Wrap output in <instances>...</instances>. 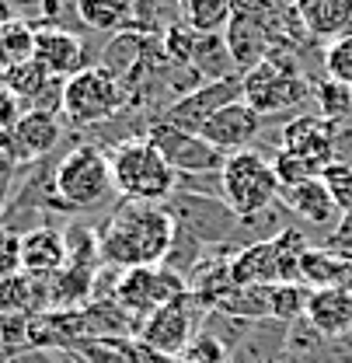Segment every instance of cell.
Segmentation results:
<instances>
[{
	"label": "cell",
	"instance_id": "11",
	"mask_svg": "<svg viewBox=\"0 0 352 363\" xmlns=\"http://www.w3.org/2000/svg\"><path fill=\"white\" fill-rule=\"evenodd\" d=\"M244 88H241V77H227V81H210V84H199L195 91H188L185 98L168 101V108L161 112L164 123H171L178 130H188V133H199L203 123L223 108L230 101H241Z\"/></svg>",
	"mask_w": 352,
	"mask_h": 363
},
{
	"label": "cell",
	"instance_id": "25",
	"mask_svg": "<svg viewBox=\"0 0 352 363\" xmlns=\"http://www.w3.org/2000/svg\"><path fill=\"white\" fill-rule=\"evenodd\" d=\"M81 21L91 35L94 32H123L132 28V0H81Z\"/></svg>",
	"mask_w": 352,
	"mask_h": 363
},
{
	"label": "cell",
	"instance_id": "21",
	"mask_svg": "<svg viewBox=\"0 0 352 363\" xmlns=\"http://www.w3.org/2000/svg\"><path fill=\"white\" fill-rule=\"evenodd\" d=\"M321 332V335H349L352 332V290L342 286H324V290H310L307 315H304Z\"/></svg>",
	"mask_w": 352,
	"mask_h": 363
},
{
	"label": "cell",
	"instance_id": "31",
	"mask_svg": "<svg viewBox=\"0 0 352 363\" xmlns=\"http://www.w3.org/2000/svg\"><path fill=\"white\" fill-rule=\"evenodd\" d=\"M268 301H272V318L276 321H300L307 315V301H310V286L304 283H276L268 286Z\"/></svg>",
	"mask_w": 352,
	"mask_h": 363
},
{
	"label": "cell",
	"instance_id": "24",
	"mask_svg": "<svg viewBox=\"0 0 352 363\" xmlns=\"http://www.w3.org/2000/svg\"><path fill=\"white\" fill-rule=\"evenodd\" d=\"M213 311L234 318H248V321H265L272 318V301H268V286H255V283H234L220 301L213 304Z\"/></svg>",
	"mask_w": 352,
	"mask_h": 363
},
{
	"label": "cell",
	"instance_id": "5",
	"mask_svg": "<svg viewBox=\"0 0 352 363\" xmlns=\"http://www.w3.org/2000/svg\"><path fill=\"white\" fill-rule=\"evenodd\" d=\"M161 210L171 217V224L188 230L192 238H199L206 248H237L241 217L230 210V203L220 199V196H203V192L175 189L161 203Z\"/></svg>",
	"mask_w": 352,
	"mask_h": 363
},
{
	"label": "cell",
	"instance_id": "40",
	"mask_svg": "<svg viewBox=\"0 0 352 363\" xmlns=\"http://www.w3.org/2000/svg\"><path fill=\"white\" fill-rule=\"evenodd\" d=\"M331 140H335V161L352 164V123L349 119L331 123Z\"/></svg>",
	"mask_w": 352,
	"mask_h": 363
},
{
	"label": "cell",
	"instance_id": "4",
	"mask_svg": "<svg viewBox=\"0 0 352 363\" xmlns=\"http://www.w3.org/2000/svg\"><path fill=\"white\" fill-rule=\"evenodd\" d=\"M286 49H272L268 60H262L255 70H248L241 77L244 101L259 112V116H276V112H297L307 98H314V88L300 77L297 63L286 60Z\"/></svg>",
	"mask_w": 352,
	"mask_h": 363
},
{
	"label": "cell",
	"instance_id": "13",
	"mask_svg": "<svg viewBox=\"0 0 352 363\" xmlns=\"http://www.w3.org/2000/svg\"><path fill=\"white\" fill-rule=\"evenodd\" d=\"M259 133H262V116H259L244 98L217 108V112L203 123V130H199V136H203L206 143H213L220 154L248 150Z\"/></svg>",
	"mask_w": 352,
	"mask_h": 363
},
{
	"label": "cell",
	"instance_id": "7",
	"mask_svg": "<svg viewBox=\"0 0 352 363\" xmlns=\"http://www.w3.org/2000/svg\"><path fill=\"white\" fill-rule=\"evenodd\" d=\"M223 199L230 203V210L237 217H251L265 206H272L283 192V185L276 179V168L272 161H265L259 150H237V154H227L223 161Z\"/></svg>",
	"mask_w": 352,
	"mask_h": 363
},
{
	"label": "cell",
	"instance_id": "38",
	"mask_svg": "<svg viewBox=\"0 0 352 363\" xmlns=\"http://www.w3.org/2000/svg\"><path fill=\"white\" fill-rule=\"evenodd\" d=\"M21 272V234L0 227V279Z\"/></svg>",
	"mask_w": 352,
	"mask_h": 363
},
{
	"label": "cell",
	"instance_id": "19",
	"mask_svg": "<svg viewBox=\"0 0 352 363\" xmlns=\"http://www.w3.org/2000/svg\"><path fill=\"white\" fill-rule=\"evenodd\" d=\"M279 199L286 203V210H290L293 217H300V220L310 227H324L328 234H331V230L339 227V220H342V210L335 206L331 192L324 189L321 179L300 182V185H293V189H283Z\"/></svg>",
	"mask_w": 352,
	"mask_h": 363
},
{
	"label": "cell",
	"instance_id": "17",
	"mask_svg": "<svg viewBox=\"0 0 352 363\" xmlns=\"http://www.w3.org/2000/svg\"><path fill=\"white\" fill-rule=\"evenodd\" d=\"M283 150L310 161L317 172L335 161V140H331V123L321 119L317 112H300L283 126Z\"/></svg>",
	"mask_w": 352,
	"mask_h": 363
},
{
	"label": "cell",
	"instance_id": "16",
	"mask_svg": "<svg viewBox=\"0 0 352 363\" xmlns=\"http://www.w3.org/2000/svg\"><path fill=\"white\" fill-rule=\"evenodd\" d=\"M223 39L230 45V56H234L241 77L248 70H255L262 60H268V52H272V32L259 11H234L230 25L223 28Z\"/></svg>",
	"mask_w": 352,
	"mask_h": 363
},
{
	"label": "cell",
	"instance_id": "33",
	"mask_svg": "<svg viewBox=\"0 0 352 363\" xmlns=\"http://www.w3.org/2000/svg\"><path fill=\"white\" fill-rule=\"evenodd\" d=\"M272 168H276V179H279L283 189H293V185H300V182L321 179V172H317L310 161L290 154V150H283V147H279V154L272 157ZM279 196H283V192H279Z\"/></svg>",
	"mask_w": 352,
	"mask_h": 363
},
{
	"label": "cell",
	"instance_id": "20",
	"mask_svg": "<svg viewBox=\"0 0 352 363\" xmlns=\"http://www.w3.org/2000/svg\"><path fill=\"white\" fill-rule=\"evenodd\" d=\"M234 283H255V286H276L283 283V241H259L241 248L230 259Z\"/></svg>",
	"mask_w": 352,
	"mask_h": 363
},
{
	"label": "cell",
	"instance_id": "14",
	"mask_svg": "<svg viewBox=\"0 0 352 363\" xmlns=\"http://www.w3.org/2000/svg\"><path fill=\"white\" fill-rule=\"evenodd\" d=\"M35 60L42 63L52 77H74L81 70L94 67L88 60V45L84 35L77 32H67V28H56V25H39L35 28Z\"/></svg>",
	"mask_w": 352,
	"mask_h": 363
},
{
	"label": "cell",
	"instance_id": "42",
	"mask_svg": "<svg viewBox=\"0 0 352 363\" xmlns=\"http://www.w3.org/2000/svg\"><path fill=\"white\" fill-rule=\"evenodd\" d=\"M56 360H59V363H88L81 353H77V350H56Z\"/></svg>",
	"mask_w": 352,
	"mask_h": 363
},
{
	"label": "cell",
	"instance_id": "28",
	"mask_svg": "<svg viewBox=\"0 0 352 363\" xmlns=\"http://www.w3.org/2000/svg\"><path fill=\"white\" fill-rule=\"evenodd\" d=\"M70 350H77L88 363H143L147 357V350L132 339H81Z\"/></svg>",
	"mask_w": 352,
	"mask_h": 363
},
{
	"label": "cell",
	"instance_id": "10",
	"mask_svg": "<svg viewBox=\"0 0 352 363\" xmlns=\"http://www.w3.org/2000/svg\"><path fill=\"white\" fill-rule=\"evenodd\" d=\"M147 140L161 150V157L175 168L178 175H213V172H223L227 154H220L199 133L178 130V126L164 123V119H150Z\"/></svg>",
	"mask_w": 352,
	"mask_h": 363
},
{
	"label": "cell",
	"instance_id": "29",
	"mask_svg": "<svg viewBox=\"0 0 352 363\" xmlns=\"http://www.w3.org/2000/svg\"><path fill=\"white\" fill-rule=\"evenodd\" d=\"M52 81V74L45 70L39 60H28V63H21V67H11V70H4L0 74V84L11 91V94H18L21 98V105H28L39 91L45 88Z\"/></svg>",
	"mask_w": 352,
	"mask_h": 363
},
{
	"label": "cell",
	"instance_id": "8",
	"mask_svg": "<svg viewBox=\"0 0 352 363\" xmlns=\"http://www.w3.org/2000/svg\"><path fill=\"white\" fill-rule=\"evenodd\" d=\"M210 315V308L192 294H178L168 304H161L154 315L143 321L136 342L147 350V353H161V357H181L185 346L192 342V335L203 328V321Z\"/></svg>",
	"mask_w": 352,
	"mask_h": 363
},
{
	"label": "cell",
	"instance_id": "26",
	"mask_svg": "<svg viewBox=\"0 0 352 363\" xmlns=\"http://www.w3.org/2000/svg\"><path fill=\"white\" fill-rule=\"evenodd\" d=\"M181 4V21L206 35V32H223L234 18V0H178Z\"/></svg>",
	"mask_w": 352,
	"mask_h": 363
},
{
	"label": "cell",
	"instance_id": "27",
	"mask_svg": "<svg viewBox=\"0 0 352 363\" xmlns=\"http://www.w3.org/2000/svg\"><path fill=\"white\" fill-rule=\"evenodd\" d=\"M28 60H35V25L14 18L11 25L0 28V74Z\"/></svg>",
	"mask_w": 352,
	"mask_h": 363
},
{
	"label": "cell",
	"instance_id": "34",
	"mask_svg": "<svg viewBox=\"0 0 352 363\" xmlns=\"http://www.w3.org/2000/svg\"><path fill=\"white\" fill-rule=\"evenodd\" d=\"M42 4V25H56L77 35H91L81 21V0H39Z\"/></svg>",
	"mask_w": 352,
	"mask_h": 363
},
{
	"label": "cell",
	"instance_id": "15",
	"mask_svg": "<svg viewBox=\"0 0 352 363\" xmlns=\"http://www.w3.org/2000/svg\"><path fill=\"white\" fill-rule=\"evenodd\" d=\"M157 43L150 32H143V28H123V32H115L105 49L98 52L101 60H98V67L101 70H108L119 84H130L136 81L150 63H154V56H150V45Z\"/></svg>",
	"mask_w": 352,
	"mask_h": 363
},
{
	"label": "cell",
	"instance_id": "30",
	"mask_svg": "<svg viewBox=\"0 0 352 363\" xmlns=\"http://www.w3.org/2000/svg\"><path fill=\"white\" fill-rule=\"evenodd\" d=\"M206 245L199 241V238H192L188 230H181V227H175V238H171V248H168V255H164V269H171L178 272L181 279H188L192 276V269L206 259Z\"/></svg>",
	"mask_w": 352,
	"mask_h": 363
},
{
	"label": "cell",
	"instance_id": "32",
	"mask_svg": "<svg viewBox=\"0 0 352 363\" xmlns=\"http://www.w3.org/2000/svg\"><path fill=\"white\" fill-rule=\"evenodd\" d=\"M314 108H317V116L328 119V123L349 119L352 116V88L342 84V81L324 77L321 84H314Z\"/></svg>",
	"mask_w": 352,
	"mask_h": 363
},
{
	"label": "cell",
	"instance_id": "1",
	"mask_svg": "<svg viewBox=\"0 0 352 363\" xmlns=\"http://www.w3.org/2000/svg\"><path fill=\"white\" fill-rule=\"evenodd\" d=\"M171 238H175V224L161 210V203L119 199L98 227V252L101 262L115 269L161 266L171 248Z\"/></svg>",
	"mask_w": 352,
	"mask_h": 363
},
{
	"label": "cell",
	"instance_id": "2",
	"mask_svg": "<svg viewBox=\"0 0 352 363\" xmlns=\"http://www.w3.org/2000/svg\"><path fill=\"white\" fill-rule=\"evenodd\" d=\"M112 182L119 199H132V203H164L178 189V172L161 157V150L140 136L130 143H119L112 154Z\"/></svg>",
	"mask_w": 352,
	"mask_h": 363
},
{
	"label": "cell",
	"instance_id": "37",
	"mask_svg": "<svg viewBox=\"0 0 352 363\" xmlns=\"http://www.w3.org/2000/svg\"><path fill=\"white\" fill-rule=\"evenodd\" d=\"M181 360L185 363H230V353L220 346L217 335H210L206 328H199V332L192 335V342L185 346Z\"/></svg>",
	"mask_w": 352,
	"mask_h": 363
},
{
	"label": "cell",
	"instance_id": "41",
	"mask_svg": "<svg viewBox=\"0 0 352 363\" xmlns=\"http://www.w3.org/2000/svg\"><path fill=\"white\" fill-rule=\"evenodd\" d=\"M14 182H18V168H11V172H0V217H4V206H7L11 192H14Z\"/></svg>",
	"mask_w": 352,
	"mask_h": 363
},
{
	"label": "cell",
	"instance_id": "39",
	"mask_svg": "<svg viewBox=\"0 0 352 363\" xmlns=\"http://www.w3.org/2000/svg\"><path fill=\"white\" fill-rule=\"evenodd\" d=\"M21 116H25L21 98H18V94H11V91L0 84V143H7V140H11L14 126L21 123Z\"/></svg>",
	"mask_w": 352,
	"mask_h": 363
},
{
	"label": "cell",
	"instance_id": "3",
	"mask_svg": "<svg viewBox=\"0 0 352 363\" xmlns=\"http://www.w3.org/2000/svg\"><path fill=\"white\" fill-rule=\"evenodd\" d=\"M56 192L74 213H88L115 192L112 161L98 143H77L56 161Z\"/></svg>",
	"mask_w": 352,
	"mask_h": 363
},
{
	"label": "cell",
	"instance_id": "22",
	"mask_svg": "<svg viewBox=\"0 0 352 363\" xmlns=\"http://www.w3.org/2000/svg\"><path fill=\"white\" fill-rule=\"evenodd\" d=\"M304 28L317 39L352 35V0H293Z\"/></svg>",
	"mask_w": 352,
	"mask_h": 363
},
{
	"label": "cell",
	"instance_id": "12",
	"mask_svg": "<svg viewBox=\"0 0 352 363\" xmlns=\"http://www.w3.org/2000/svg\"><path fill=\"white\" fill-rule=\"evenodd\" d=\"M63 130H67L63 116L28 108V112L21 116V123L14 126L11 140H7L11 161H14L18 168H28V164H35V161H45V157H49V154L59 147Z\"/></svg>",
	"mask_w": 352,
	"mask_h": 363
},
{
	"label": "cell",
	"instance_id": "6",
	"mask_svg": "<svg viewBox=\"0 0 352 363\" xmlns=\"http://www.w3.org/2000/svg\"><path fill=\"white\" fill-rule=\"evenodd\" d=\"M123 108H130L126 88L101 67H88L74 77H67L63 88V123L74 130H94L108 119H115Z\"/></svg>",
	"mask_w": 352,
	"mask_h": 363
},
{
	"label": "cell",
	"instance_id": "18",
	"mask_svg": "<svg viewBox=\"0 0 352 363\" xmlns=\"http://www.w3.org/2000/svg\"><path fill=\"white\" fill-rule=\"evenodd\" d=\"M67 266V234L63 227H35L21 234V272L49 279Z\"/></svg>",
	"mask_w": 352,
	"mask_h": 363
},
{
	"label": "cell",
	"instance_id": "9",
	"mask_svg": "<svg viewBox=\"0 0 352 363\" xmlns=\"http://www.w3.org/2000/svg\"><path fill=\"white\" fill-rule=\"evenodd\" d=\"M185 290H188V283L178 272L164 269V266H140V269H123L119 286H115V304L132 318L136 335H140L143 321Z\"/></svg>",
	"mask_w": 352,
	"mask_h": 363
},
{
	"label": "cell",
	"instance_id": "36",
	"mask_svg": "<svg viewBox=\"0 0 352 363\" xmlns=\"http://www.w3.org/2000/svg\"><path fill=\"white\" fill-rule=\"evenodd\" d=\"M324 74L352 88V35H339L324 49Z\"/></svg>",
	"mask_w": 352,
	"mask_h": 363
},
{
	"label": "cell",
	"instance_id": "35",
	"mask_svg": "<svg viewBox=\"0 0 352 363\" xmlns=\"http://www.w3.org/2000/svg\"><path fill=\"white\" fill-rule=\"evenodd\" d=\"M321 182H324V189L331 192L335 206H339L342 213H352V164L331 161L328 168H321Z\"/></svg>",
	"mask_w": 352,
	"mask_h": 363
},
{
	"label": "cell",
	"instance_id": "23",
	"mask_svg": "<svg viewBox=\"0 0 352 363\" xmlns=\"http://www.w3.org/2000/svg\"><path fill=\"white\" fill-rule=\"evenodd\" d=\"M188 67L203 77V84L227 81V77H241V74H237V63H234V56H230V45L223 39V32H206V35L195 32Z\"/></svg>",
	"mask_w": 352,
	"mask_h": 363
}]
</instances>
